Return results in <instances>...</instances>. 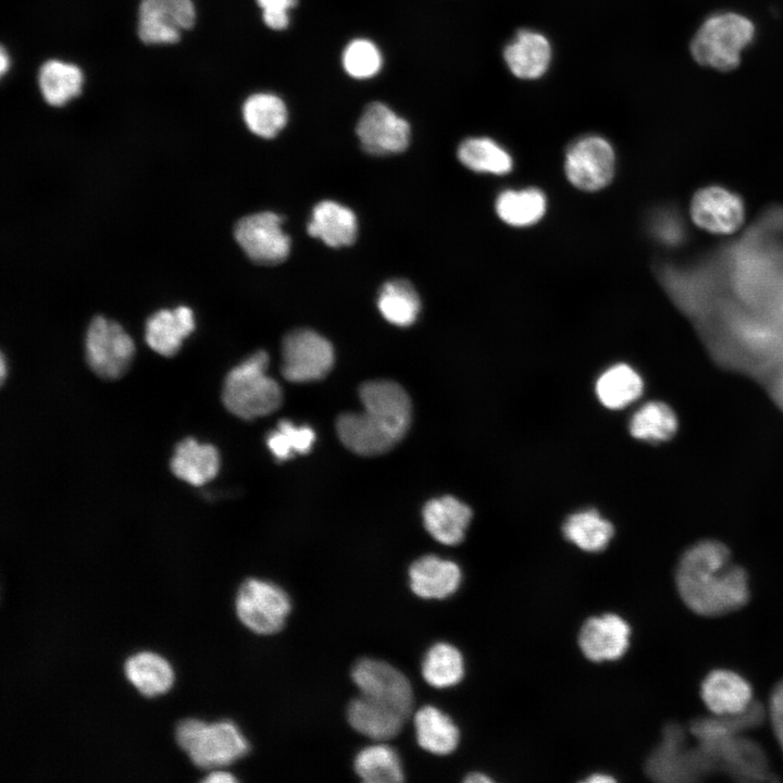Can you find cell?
Returning a JSON list of instances; mask_svg holds the SVG:
<instances>
[{
	"label": "cell",
	"mask_w": 783,
	"mask_h": 783,
	"mask_svg": "<svg viewBox=\"0 0 783 783\" xmlns=\"http://www.w3.org/2000/svg\"><path fill=\"white\" fill-rule=\"evenodd\" d=\"M675 584L683 602L703 617L733 612L749 600L746 571L717 540H701L685 550L676 567Z\"/></svg>",
	"instance_id": "6da1fadb"
},
{
	"label": "cell",
	"mask_w": 783,
	"mask_h": 783,
	"mask_svg": "<svg viewBox=\"0 0 783 783\" xmlns=\"http://www.w3.org/2000/svg\"><path fill=\"white\" fill-rule=\"evenodd\" d=\"M361 412L338 417L336 430L340 442L352 452L376 456L390 450L407 433L411 402L405 389L395 382L371 381L359 388Z\"/></svg>",
	"instance_id": "7a4b0ae2"
},
{
	"label": "cell",
	"mask_w": 783,
	"mask_h": 783,
	"mask_svg": "<svg viewBox=\"0 0 783 783\" xmlns=\"http://www.w3.org/2000/svg\"><path fill=\"white\" fill-rule=\"evenodd\" d=\"M763 718V707L754 701L738 714L697 718L688 730L713 772L722 771L741 781H769L773 776L763 750L743 735L746 730L758 726Z\"/></svg>",
	"instance_id": "3957f363"
},
{
	"label": "cell",
	"mask_w": 783,
	"mask_h": 783,
	"mask_svg": "<svg viewBox=\"0 0 783 783\" xmlns=\"http://www.w3.org/2000/svg\"><path fill=\"white\" fill-rule=\"evenodd\" d=\"M755 24L736 12H718L708 16L691 40L693 59L700 65L726 72L736 69L742 52L753 42Z\"/></svg>",
	"instance_id": "277c9868"
},
{
	"label": "cell",
	"mask_w": 783,
	"mask_h": 783,
	"mask_svg": "<svg viewBox=\"0 0 783 783\" xmlns=\"http://www.w3.org/2000/svg\"><path fill=\"white\" fill-rule=\"evenodd\" d=\"M268 364V353L259 350L227 373L222 401L232 414L252 420L278 409L283 399L282 389L266 374Z\"/></svg>",
	"instance_id": "5b68a950"
},
{
	"label": "cell",
	"mask_w": 783,
	"mask_h": 783,
	"mask_svg": "<svg viewBox=\"0 0 783 783\" xmlns=\"http://www.w3.org/2000/svg\"><path fill=\"white\" fill-rule=\"evenodd\" d=\"M175 737L194 765L202 769L233 763L249 749L245 736L231 721L185 719L177 724Z\"/></svg>",
	"instance_id": "8992f818"
},
{
	"label": "cell",
	"mask_w": 783,
	"mask_h": 783,
	"mask_svg": "<svg viewBox=\"0 0 783 783\" xmlns=\"http://www.w3.org/2000/svg\"><path fill=\"white\" fill-rule=\"evenodd\" d=\"M646 774L659 782H691L713 773L697 745L689 746L681 725L669 723L645 763Z\"/></svg>",
	"instance_id": "52a82bcc"
},
{
	"label": "cell",
	"mask_w": 783,
	"mask_h": 783,
	"mask_svg": "<svg viewBox=\"0 0 783 783\" xmlns=\"http://www.w3.org/2000/svg\"><path fill=\"white\" fill-rule=\"evenodd\" d=\"M134 353V340L117 322L101 315L91 320L85 337V357L97 376L104 380L121 377Z\"/></svg>",
	"instance_id": "ba28073f"
},
{
	"label": "cell",
	"mask_w": 783,
	"mask_h": 783,
	"mask_svg": "<svg viewBox=\"0 0 783 783\" xmlns=\"http://www.w3.org/2000/svg\"><path fill=\"white\" fill-rule=\"evenodd\" d=\"M616 164V152L606 138L585 135L568 147L563 167L572 186L583 191H598L611 183Z\"/></svg>",
	"instance_id": "9c48e42d"
},
{
	"label": "cell",
	"mask_w": 783,
	"mask_h": 783,
	"mask_svg": "<svg viewBox=\"0 0 783 783\" xmlns=\"http://www.w3.org/2000/svg\"><path fill=\"white\" fill-rule=\"evenodd\" d=\"M288 595L277 585L258 580L245 581L236 597L239 620L258 634L279 631L290 611Z\"/></svg>",
	"instance_id": "30bf717a"
},
{
	"label": "cell",
	"mask_w": 783,
	"mask_h": 783,
	"mask_svg": "<svg viewBox=\"0 0 783 783\" xmlns=\"http://www.w3.org/2000/svg\"><path fill=\"white\" fill-rule=\"evenodd\" d=\"M282 357V374L294 383L321 380L334 364L331 343L307 328L295 330L284 337Z\"/></svg>",
	"instance_id": "8fae6325"
},
{
	"label": "cell",
	"mask_w": 783,
	"mask_h": 783,
	"mask_svg": "<svg viewBox=\"0 0 783 783\" xmlns=\"http://www.w3.org/2000/svg\"><path fill=\"white\" fill-rule=\"evenodd\" d=\"M283 217L270 211L241 217L234 236L246 256L253 262L273 265L289 254L290 239L282 229Z\"/></svg>",
	"instance_id": "7c38bea8"
},
{
	"label": "cell",
	"mask_w": 783,
	"mask_h": 783,
	"mask_svg": "<svg viewBox=\"0 0 783 783\" xmlns=\"http://www.w3.org/2000/svg\"><path fill=\"white\" fill-rule=\"evenodd\" d=\"M351 678L360 695L390 706L409 716L413 706V693L409 680L389 663L376 659L359 660Z\"/></svg>",
	"instance_id": "4fadbf2b"
},
{
	"label": "cell",
	"mask_w": 783,
	"mask_h": 783,
	"mask_svg": "<svg viewBox=\"0 0 783 783\" xmlns=\"http://www.w3.org/2000/svg\"><path fill=\"white\" fill-rule=\"evenodd\" d=\"M196 21L191 0H141L138 8V37L145 44H175L181 32Z\"/></svg>",
	"instance_id": "5bb4252c"
},
{
	"label": "cell",
	"mask_w": 783,
	"mask_h": 783,
	"mask_svg": "<svg viewBox=\"0 0 783 783\" xmlns=\"http://www.w3.org/2000/svg\"><path fill=\"white\" fill-rule=\"evenodd\" d=\"M356 132L363 150L374 156L402 152L410 139L408 122L382 102L365 108Z\"/></svg>",
	"instance_id": "9a60e30c"
},
{
	"label": "cell",
	"mask_w": 783,
	"mask_h": 783,
	"mask_svg": "<svg viewBox=\"0 0 783 783\" xmlns=\"http://www.w3.org/2000/svg\"><path fill=\"white\" fill-rule=\"evenodd\" d=\"M691 215L700 228L714 234L735 232L745 219L738 195L719 186L698 190L691 203Z\"/></svg>",
	"instance_id": "2e32d148"
},
{
	"label": "cell",
	"mask_w": 783,
	"mask_h": 783,
	"mask_svg": "<svg viewBox=\"0 0 783 783\" xmlns=\"http://www.w3.org/2000/svg\"><path fill=\"white\" fill-rule=\"evenodd\" d=\"M630 634V626L621 617L606 613L585 621L579 645L592 661L616 660L626 651Z\"/></svg>",
	"instance_id": "e0dca14e"
},
{
	"label": "cell",
	"mask_w": 783,
	"mask_h": 783,
	"mask_svg": "<svg viewBox=\"0 0 783 783\" xmlns=\"http://www.w3.org/2000/svg\"><path fill=\"white\" fill-rule=\"evenodd\" d=\"M700 696L706 707L716 716H734L746 711L751 704L753 688L738 673L717 669L703 680Z\"/></svg>",
	"instance_id": "ac0fdd59"
},
{
	"label": "cell",
	"mask_w": 783,
	"mask_h": 783,
	"mask_svg": "<svg viewBox=\"0 0 783 783\" xmlns=\"http://www.w3.org/2000/svg\"><path fill=\"white\" fill-rule=\"evenodd\" d=\"M194 328L195 320L190 308L178 306L173 310L162 309L148 318L145 340L157 353L173 357Z\"/></svg>",
	"instance_id": "d6986e66"
},
{
	"label": "cell",
	"mask_w": 783,
	"mask_h": 783,
	"mask_svg": "<svg viewBox=\"0 0 783 783\" xmlns=\"http://www.w3.org/2000/svg\"><path fill=\"white\" fill-rule=\"evenodd\" d=\"M423 522L434 539L444 545H457L472 518L471 509L453 496H443L427 501L423 508Z\"/></svg>",
	"instance_id": "ffe728a7"
},
{
	"label": "cell",
	"mask_w": 783,
	"mask_h": 783,
	"mask_svg": "<svg viewBox=\"0 0 783 783\" xmlns=\"http://www.w3.org/2000/svg\"><path fill=\"white\" fill-rule=\"evenodd\" d=\"M347 716L357 732L376 741L396 736L408 718L401 711L363 695L349 704Z\"/></svg>",
	"instance_id": "44dd1931"
},
{
	"label": "cell",
	"mask_w": 783,
	"mask_h": 783,
	"mask_svg": "<svg viewBox=\"0 0 783 783\" xmlns=\"http://www.w3.org/2000/svg\"><path fill=\"white\" fill-rule=\"evenodd\" d=\"M170 469L177 478L201 486L216 476L220 455L213 445L186 437L175 445Z\"/></svg>",
	"instance_id": "7402d4cb"
},
{
	"label": "cell",
	"mask_w": 783,
	"mask_h": 783,
	"mask_svg": "<svg viewBox=\"0 0 783 783\" xmlns=\"http://www.w3.org/2000/svg\"><path fill=\"white\" fill-rule=\"evenodd\" d=\"M410 586L422 598H445L460 585L461 571L457 563L427 555L415 560L410 569Z\"/></svg>",
	"instance_id": "603a6c76"
},
{
	"label": "cell",
	"mask_w": 783,
	"mask_h": 783,
	"mask_svg": "<svg viewBox=\"0 0 783 783\" xmlns=\"http://www.w3.org/2000/svg\"><path fill=\"white\" fill-rule=\"evenodd\" d=\"M504 57L509 70L517 77L533 79L547 71L551 48L544 35L523 29L506 46Z\"/></svg>",
	"instance_id": "cb8c5ba5"
},
{
	"label": "cell",
	"mask_w": 783,
	"mask_h": 783,
	"mask_svg": "<svg viewBox=\"0 0 783 783\" xmlns=\"http://www.w3.org/2000/svg\"><path fill=\"white\" fill-rule=\"evenodd\" d=\"M308 233L333 248L352 245L358 233L356 214L347 207L323 200L312 210Z\"/></svg>",
	"instance_id": "d4e9b609"
},
{
	"label": "cell",
	"mask_w": 783,
	"mask_h": 783,
	"mask_svg": "<svg viewBox=\"0 0 783 783\" xmlns=\"http://www.w3.org/2000/svg\"><path fill=\"white\" fill-rule=\"evenodd\" d=\"M495 211L505 224L526 227L543 219L547 211V198L535 187L505 189L495 200Z\"/></svg>",
	"instance_id": "484cf974"
},
{
	"label": "cell",
	"mask_w": 783,
	"mask_h": 783,
	"mask_svg": "<svg viewBox=\"0 0 783 783\" xmlns=\"http://www.w3.org/2000/svg\"><path fill=\"white\" fill-rule=\"evenodd\" d=\"M124 673L136 689L147 697L164 694L174 681L170 663L151 651H141L128 657L124 663Z\"/></svg>",
	"instance_id": "4316f807"
},
{
	"label": "cell",
	"mask_w": 783,
	"mask_h": 783,
	"mask_svg": "<svg viewBox=\"0 0 783 783\" xmlns=\"http://www.w3.org/2000/svg\"><path fill=\"white\" fill-rule=\"evenodd\" d=\"M643 388L641 375L625 363H617L605 370L595 384L598 400L611 410L622 409L635 401Z\"/></svg>",
	"instance_id": "83f0119b"
},
{
	"label": "cell",
	"mask_w": 783,
	"mask_h": 783,
	"mask_svg": "<svg viewBox=\"0 0 783 783\" xmlns=\"http://www.w3.org/2000/svg\"><path fill=\"white\" fill-rule=\"evenodd\" d=\"M457 157L463 166L476 173L506 175L513 169L512 156L489 137L464 139L457 149Z\"/></svg>",
	"instance_id": "f1b7e54d"
},
{
	"label": "cell",
	"mask_w": 783,
	"mask_h": 783,
	"mask_svg": "<svg viewBox=\"0 0 783 783\" xmlns=\"http://www.w3.org/2000/svg\"><path fill=\"white\" fill-rule=\"evenodd\" d=\"M414 728L419 745L436 755H447L456 749L459 730L451 719L433 706H424L414 714Z\"/></svg>",
	"instance_id": "f546056e"
},
{
	"label": "cell",
	"mask_w": 783,
	"mask_h": 783,
	"mask_svg": "<svg viewBox=\"0 0 783 783\" xmlns=\"http://www.w3.org/2000/svg\"><path fill=\"white\" fill-rule=\"evenodd\" d=\"M82 85L83 73L75 64L48 60L39 69V90L50 105H64L80 94Z\"/></svg>",
	"instance_id": "4dcf8cb0"
},
{
	"label": "cell",
	"mask_w": 783,
	"mask_h": 783,
	"mask_svg": "<svg viewBox=\"0 0 783 783\" xmlns=\"http://www.w3.org/2000/svg\"><path fill=\"white\" fill-rule=\"evenodd\" d=\"M377 308L386 321L397 326H409L415 322L420 309V297L407 279H391L380 289Z\"/></svg>",
	"instance_id": "1f68e13d"
},
{
	"label": "cell",
	"mask_w": 783,
	"mask_h": 783,
	"mask_svg": "<svg viewBox=\"0 0 783 783\" xmlns=\"http://www.w3.org/2000/svg\"><path fill=\"white\" fill-rule=\"evenodd\" d=\"M564 537L582 550L596 552L605 549L613 535V526L594 510L577 511L563 523Z\"/></svg>",
	"instance_id": "d6a6232c"
},
{
	"label": "cell",
	"mask_w": 783,
	"mask_h": 783,
	"mask_svg": "<svg viewBox=\"0 0 783 783\" xmlns=\"http://www.w3.org/2000/svg\"><path fill=\"white\" fill-rule=\"evenodd\" d=\"M243 117L251 133L262 138H272L285 126L287 109L279 97L260 92L246 99Z\"/></svg>",
	"instance_id": "836d02e7"
},
{
	"label": "cell",
	"mask_w": 783,
	"mask_h": 783,
	"mask_svg": "<svg viewBox=\"0 0 783 783\" xmlns=\"http://www.w3.org/2000/svg\"><path fill=\"white\" fill-rule=\"evenodd\" d=\"M678 428V420L672 409L661 401H649L642 406L631 418V435L646 442L670 439Z\"/></svg>",
	"instance_id": "e575fe53"
},
{
	"label": "cell",
	"mask_w": 783,
	"mask_h": 783,
	"mask_svg": "<svg viewBox=\"0 0 783 783\" xmlns=\"http://www.w3.org/2000/svg\"><path fill=\"white\" fill-rule=\"evenodd\" d=\"M355 769L362 781L368 783H396L403 780L397 753L385 744L371 745L359 751Z\"/></svg>",
	"instance_id": "d590c367"
},
{
	"label": "cell",
	"mask_w": 783,
	"mask_h": 783,
	"mask_svg": "<svg viewBox=\"0 0 783 783\" xmlns=\"http://www.w3.org/2000/svg\"><path fill=\"white\" fill-rule=\"evenodd\" d=\"M463 659L460 651L450 644L433 645L422 663L424 680L434 687H448L463 676Z\"/></svg>",
	"instance_id": "8d00e7d4"
},
{
	"label": "cell",
	"mask_w": 783,
	"mask_h": 783,
	"mask_svg": "<svg viewBox=\"0 0 783 783\" xmlns=\"http://www.w3.org/2000/svg\"><path fill=\"white\" fill-rule=\"evenodd\" d=\"M315 439L309 426H296L287 420L279 421L277 428L266 437V445L277 460L289 459L295 453H307Z\"/></svg>",
	"instance_id": "74e56055"
},
{
	"label": "cell",
	"mask_w": 783,
	"mask_h": 783,
	"mask_svg": "<svg viewBox=\"0 0 783 783\" xmlns=\"http://www.w3.org/2000/svg\"><path fill=\"white\" fill-rule=\"evenodd\" d=\"M345 71L355 78L374 76L382 67V54L372 41L363 38L350 41L343 52Z\"/></svg>",
	"instance_id": "f35d334b"
},
{
	"label": "cell",
	"mask_w": 783,
	"mask_h": 783,
	"mask_svg": "<svg viewBox=\"0 0 783 783\" xmlns=\"http://www.w3.org/2000/svg\"><path fill=\"white\" fill-rule=\"evenodd\" d=\"M298 0H257L262 9L263 21L268 27L281 30L288 26V11L297 4Z\"/></svg>",
	"instance_id": "ab89813d"
},
{
	"label": "cell",
	"mask_w": 783,
	"mask_h": 783,
	"mask_svg": "<svg viewBox=\"0 0 783 783\" xmlns=\"http://www.w3.org/2000/svg\"><path fill=\"white\" fill-rule=\"evenodd\" d=\"M681 226L676 216L670 212H659L650 222L652 235L667 245H674L681 240L683 235Z\"/></svg>",
	"instance_id": "60d3db41"
},
{
	"label": "cell",
	"mask_w": 783,
	"mask_h": 783,
	"mask_svg": "<svg viewBox=\"0 0 783 783\" xmlns=\"http://www.w3.org/2000/svg\"><path fill=\"white\" fill-rule=\"evenodd\" d=\"M768 712L773 733L783 750V680L771 692Z\"/></svg>",
	"instance_id": "b9f144b4"
},
{
	"label": "cell",
	"mask_w": 783,
	"mask_h": 783,
	"mask_svg": "<svg viewBox=\"0 0 783 783\" xmlns=\"http://www.w3.org/2000/svg\"><path fill=\"white\" fill-rule=\"evenodd\" d=\"M236 781L235 776L224 771H214L203 779V782L207 783H229Z\"/></svg>",
	"instance_id": "7bdbcfd3"
},
{
	"label": "cell",
	"mask_w": 783,
	"mask_h": 783,
	"mask_svg": "<svg viewBox=\"0 0 783 783\" xmlns=\"http://www.w3.org/2000/svg\"><path fill=\"white\" fill-rule=\"evenodd\" d=\"M614 781L616 780L611 775H608L606 773H595L593 775H589L585 780V782H588V783H611Z\"/></svg>",
	"instance_id": "ee69618b"
},
{
	"label": "cell",
	"mask_w": 783,
	"mask_h": 783,
	"mask_svg": "<svg viewBox=\"0 0 783 783\" xmlns=\"http://www.w3.org/2000/svg\"><path fill=\"white\" fill-rule=\"evenodd\" d=\"M464 781L468 783H489L492 782V779L484 773L473 772L468 774Z\"/></svg>",
	"instance_id": "f6af8a7d"
},
{
	"label": "cell",
	"mask_w": 783,
	"mask_h": 783,
	"mask_svg": "<svg viewBox=\"0 0 783 783\" xmlns=\"http://www.w3.org/2000/svg\"><path fill=\"white\" fill-rule=\"evenodd\" d=\"M9 57L7 55V52L4 48L2 47L0 50V73L3 75L8 67H9Z\"/></svg>",
	"instance_id": "bcb514c9"
},
{
	"label": "cell",
	"mask_w": 783,
	"mask_h": 783,
	"mask_svg": "<svg viewBox=\"0 0 783 783\" xmlns=\"http://www.w3.org/2000/svg\"><path fill=\"white\" fill-rule=\"evenodd\" d=\"M0 368H1V371H0L1 378L3 380V377H4V375H5V362H4V357H3V355L1 356Z\"/></svg>",
	"instance_id": "7dc6e473"
}]
</instances>
